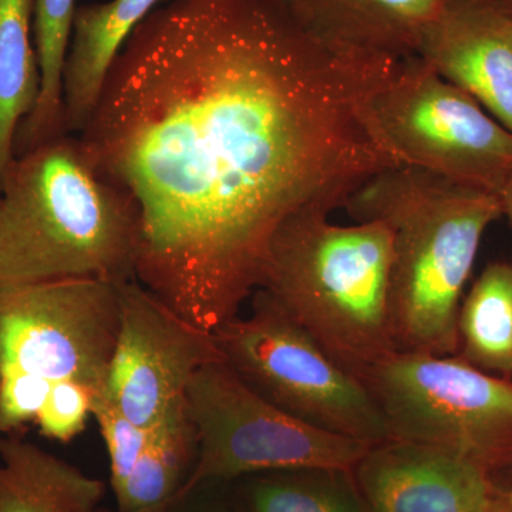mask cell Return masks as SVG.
Masks as SVG:
<instances>
[{"mask_svg": "<svg viewBox=\"0 0 512 512\" xmlns=\"http://www.w3.org/2000/svg\"><path fill=\"white\" fill-rule=\"evenodd\" d=\"M170 0H110L77 6L63 72L64 131L86 126L114 59L144 19Z\"/></svg>", "mask_w": 512, "mask_h": 512, "instance_id": "obj_14", "label": "cell"}, {"mask_svg": "<svg viewBox=\"0 0 512 512\" xmlns=\"http://www.w3.org/2000/svg\"><path fill=\"white\" fill-rule=\"evenodd\" d=\"M36 0H0V191L15 160V138L35 109L40 69L30 39Z\"/></svg>", "mask_w": 512, "mask_h": 512, "instance_id": "obj_17", "label": "cell"}, {"mask_svg": "<svg viewBox=\"0 0 512 512\" xmlns=\"http://www.w3.org/2000/svg\"><path fill=\"white\" fill-rule=\"evenodd\" d=\"M353 474L365 512H490L500 495L488 468L409 441L376 444Z\"/></svg>", "mask_w": 512, "mask_h": 512, "instance_id": "obj_11", "label": "cell"}, {"mask_svg": "<svg viewBox=\"0 0 512 512\" xmlns=\"http://www.w3.org/2000/svg\"><path fill=\"white\" fill-rule=\"evenodd\" d=\"M505 501H507L508 505H510V508L512 510V490L510 493L504 494Z\"/></svg>", "mask_w": 512, "mask_h": 512, "instance_id": "obj_26", "label": "cell"}, {"mask_svg": "<svg viewBox=\"0 0 512 512\" xmlns=\"http://www.w3.org/2000/svg\"><path fill=\"white\" fill-rule=\"evenodd\" d=\"M356 222L393 231L390 311L397 353L456 356L464 289L500 197L420 168H392L350 195Z\"/></svg>", "mask_w": 512, "mask_h": 512, "instance_id": "obj_2", "label": "cell"}, {"mask_svg": "<svg viewBox=\"0 0 512 512\" xmlns=\"http://www.w3.org/2000/svg\"><path fill=\"white\" fill-rule=\"evenodd\" d=\"M106 484L15 436L0 439V512H97Z\"/></svg>", "mask_w": 512, "mask_h": 512, "instance_id": "obj_15", "label": "cell"}, {"mask_svg": "<svg viewBox=\"0 0 512 512\" xmlns=\"http://www.w3.org/2000/svg\"><path fill=\"white\" fill-rule=\"evenodd\" d=\"M373 117L400 165L497 195L511 174V131L420 56L400 60Z\"/></svg>", "mask_w": 512, "mask_h": 512, "instance_id": "obj_8", "label": "cell"}, {"mask_svg": "<svg viewBox=\"0 0 512 512\" xmlns=\"http://www.w3.org/2000/svg\"><path fill=\"white\" fill-rule=\"evenodd\" d=\"M53 382L45 377L15 373L0 379V436H10L45 406Z\"/></svg>", "mask_w": 512, "mask_h": 512, "instance_id": "obj_23", "label": "cell"}, {"mask_svg": "<svg viewBox=\"0 0 512 512\" xmlns=\"http://www.w3.org/2000/svg\"><path fill=\"white\" fill-rule=\"evenodd\" d=\"M120 282L0 284V379L25 373L103 393L120 325Z\"/></svg>", "mask_w": 512, "mask_h": 512, "instance_id": "obj_9", "label": "cell"}, {"mask_svg": "<svg viewBox=\"0 0 512 512\" xmlns=\"http://www.w3.org/2000/svg\"><path fill=\"white\" fill-rule=\"evenodd\" d=\"M120 325L103 394L151 429L180 409L195 375L225 362L212 332L184 318L137 279L120 282Z\"/></svg>", "mask_w": 512, "mask_h": 512, "instance_id": "obj_10", "label": "cell"}, {"mask_svg": "<svg viewBox=\"0 0 512 512\" xmlns=\"http://www.w3.org/2000/svg\"><path fill=\"white\" fill-rule=\"evenodd\" d=\"M140 220L101 180L77 136L15 157L0 191V284L136 279Z\"/></svg>", "mask_w": 512, "mask_h": 512, "instance_id": "obj_3", "label": "cell"}, {"mask_svg": "<svg viewBox=\"0 0 512 512\" xmlns=\"http://www.w3.org/2000/svg\"><path fill=\"white\" fill-rule=\"evenodd\" d=\"M76 9V0H36L33 25L40 69V94L35 109L22 121L16 133V156L66 134L63 72Z\"/></svg>", "mask_w": 512, "mask_h": 512, "instance_id": "obj_19", "label": "cell"}, {"mask_svg": "<svg viewBox=\"0 0 512 512\" xmlns=\"http://www.w3.org/2000/svg\"><path fill=\"white\" fill-rule=\"evenodd\" d=\"M249 512H365L356 488L306 480H264L249 493Z\"/></svg>", "mask_w": 512, "mask_h": 512, "instance_id": "obj_20", "label": "cell"}, {"mask_svg": "<svg viewBox=\"0 0 512 512\" xmlns=\"http://www.w3.org/2000/svg\"><path fill=\"white\" fill-rule=\"evenodd\" d=\"M399 62L325 45L279 0L154 9L77 134L136 207L137 281L207 332L237 318L289 217L402 167L373 117Z\"/></svg>", "mask_w": 512, "mask_h": 512, "instance_id": "obj_1", "label": "cell"}, {"mask_svg": "<svg viewBox=\"0 0 512 512\" xmlns=\"http://www.w3.org/2000/svg\"><path fill=\"white\" fill-rule=\"evenodd\" d=\"M0 439H2V436H0Z\"/></svg>", "mask_w": 512, "mask_h": 512, "instance_id": "obj_27", "label": "cell"}, {"mask_svg": "<svg viewBox=\"0 0 512 512\" xmlns=\"http://www.w3.org/2000/svg\"><path fill=\"white\" fill-rule=\"evenodd\" d=\"M198 456V439L187 403L154 426L151 439L119 493V512H167Z\"/></svg>", "mask_w": 512, "mask_h": 512, "instance_id": "obj_16", "label": "cell"}, {"mask_svg": "<svg viewBox=\"0 0 512 512\" xmlns=\"http://www.w3.org/2000/svg\"><path fill=\"white\" fill-rule=\"evenodd\" d=\"M490 512H512L510 505H508L507 501H505L503 493L498 495V498L495 500V503L493 507H491Z\"/></svg>", "mask_w": 512, "mask_h": 512, "instance_id": "obj_25", "label": "cell"}, {"mask_svg": "<svg viewBox=\"0 0 512 512\" xmlns=\"http://www.w3.org/2000/svg\"><path fill=\"white\" fill-rule=\"evenodd\" d=\"M392 256L393 231L386 222L345 227L330 222L329 212L306 208L276 231L256 291L363 380L397 353Z\"/></svg>", "mask_w": 512, "mask_h": 512, "instance_id": "obj_4", "label": "cell"}, {"mask_svg": "<svg viewBox=\"0 0 512 512\" xmlns=\"http://www.w3.org/2000/svg\"><path fill=\"white\" fill-rule=\"evenodd\" d=\"M363 382L392 440L444 448L488 470L512 463V382L460 356L396 353Z\"/></svg>", "mask_w": 512, "mask_h": 512, "instance_id": "obj_7", "label": "cell"}, {"mask_svg": "<svg viewBox=\"0 0 512 512\" xmlns=\"http://www.w3.org/2000/svg\"><path fill=\"white\" fill-rule=\"evenodd\" d=\"M187 413L198 456L173 505L204 485L264 471L353 473L373 446L318 429L269 402L225 362L211 363L188 387Z\"/></svg>", "mask_w": 512, "mask_h": 512, "instance_id": "obj_5", "label": "cell"}, {"mask_svg": "<svg viewBox=\"0 0 512 512\" xmlns=\"http://www.w3.org/2000/svg\"><path fill=\"white\" fill-rule=\"evenodd\" d=\"M96 393L76 380H62L53 384L45 406L37 414L35 423L46 439L69 443L82 433L92 417Z\"/></svg>", "mask_w": 512, "mask_h": 512, "instance_id": "obj_22", "label": "cell"}, {"mask_svg": "<svg viewBox=\"0 0 512 512\" xmlns=\"http://www.w3.org/2000/svg\"><path fill=\"white\" fill-rule=\"evenodd\" d=\"M458 353L471 366L512 376V264L491 262L461 302Z\"/></svg>", "mask_w": 512, "mask_h": 512, "instance_id": "obj_18", "label": "cell"}, {"mask_svg": "<svg viewBox=\"0 0 512 512\" xmlns=\"http://www.w3.org/2000/svg\"><path fill=\"white\" fill-rule=\"evenodd\" d=\"M501 211H503V217H507L508 221L512 224V171L508 175L507 181H505L503 190L500 194Z\"/></svg>", "mask_w": 512, "mask_h": 512, "instance_id": "obj_24", "label": "cell"}, {"mask_svg": "<svg viewBox=\"0 0 512 512\" xmlns=\"http://www.w3.org/2000/svg\"><path fill=\"white\" fill-rule=\"evenodd\" d=\"M92 417L99 426L110 463V484L119 493L151 439L154 427L144 429L127 419L103 393L93 399Z\"/></svg>", "mask_w": 512, "mask_h": 512, "instance_id": "obj_21", "label": "cell"}, {"mask_svg": "<svg viewBox=\"0 0 512 512\" xmlns=\"http://www.w3.org/2000/svg\"><path fill=\"white\" fill-rule=\"evenodd\" d=\"M309 35L333 49L403 60L417 56L443 0H279Z\"/></svg>", "mask_w": 512, "mask_h": 512, "instance_id": "obj_13", "label": "cell"}, {"mask_svg": "<svg viewBox=\"0 0 512 512\" xmlns=\"http://www.w3.org/2000/svg\"><path fill=\"white\" fill-rule=\"evenodd\" d=\"M225 363L269 402L318 429L376 446L392 440L362 379L256 291L254 312L214 332Z\"/></svg>", "mask_w": 512, "mask_h": 512, "instance_id": "obj_6", "label": "cell"}, {"mask_svg": "<svg viewBox=\"0 0 512 512\" xmlns=\"http://www.w3.org/2000/svg\"><path fill=\"white\" fill-rule=\"evenodd\" d=\"M417 56L512 133V0H443Z\"/></svg>", "mask_w": 512, "mask_h": 512, "instance_id": "obj_12", "label": "cell"}]
</instances>
